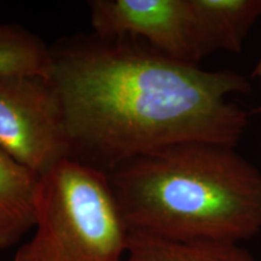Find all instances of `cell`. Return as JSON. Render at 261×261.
I'll return each mask as SVG.
<instances>
[{"mask_svg": "<svg viewBox=\"0 0 261 261\" xmlns=\"http://www.w3.org/2000/svg\"><path fill=\"white\" fill-rule=\"evenodd\" d=\"M70 159L110 173L137 156L185 143L236 148L249 114L230 102L246 76L204 70L130 38L73 39L51 48Z\"/></svg>", "mask_w": 261, "mask_h": 261, "instance_id": "cell-1", "label": "cell"}, {"mask_svg": "<svg viewBox=\"0 0 261 261\" xmlns=\"http://www.w3.org/2000/svg\"><path fill=\"white\" fill-rule=\"evenodd\" d=\"M108 178L129 234L240 244L261 231V171L234 148L172 145Z\"/></svg>", "mask_w": 261, "mask_h": 261, "instance_id": "cell-2", "label": "cell"}, {"mask_svg": "<svg viewBox=\"0 0 261 261\" xmlns=\"http://www.w3.org/2000/svg\"><path fill=\"white\" fill-rule=\"evenodd\" d=\"M34 230L14 261H121L129 241L107 173L74 159L39 178Z\"/></svg>", "mask_w": 261, "mask_h": 261, "instance_id": "cell-3", "label": "cell"}, {"mask_svg": "<svg viewBox=\"0 0 261 261\" xmlns=\"http://www.w3.org/2000/svg\"><path fill=\"white\" fill-rule=\"evenodd\" d=\"M0 148L39 177L70 159L63 102L50 75L0 76Z\"/></svg>", "mask_w": 261, "mask_h": 261, "instance_id": "cell-4", "label": "cell"}, {"mask_svg": "<svg viewBox=\"0 0 261 261\" xmlns=\"http://www.w3.org/2000/svg\"><path fill=\"white\" fill-rule=\"evenodd\" d=\"M89 9L98 38L143 39L173 60H203L191 0H92Z\"/></svg>", "mask_w": 261, "mask_h": 261, "instance_id": "cell-5", "label": "cell"}, {"mask_svg": "<svg viewBox=\"0 0 261 261\" xmlns=\"http://www.w3.org/2000/svg\"><path fill=\"white\" fill-rule=\"evenodd\" d=\"M202 58L218 51L240 54L261 17V0H191Z\"/></svg>", "mask_w": 261, "mask_h": 261, "instance_id": "cell-6", "label": "cell"}, {"mask_svg": "<svg viewBox=\"0 0 261 261\" xmlns=\"http://www.w3.org/2000/svg\"><path fill=\"white\" fill-rule=\"evenodd\" d=\"M39 178L0 148V252L34 228Z\"/></svg>", "mask_w": 261, "mask_h": 261, "instance_id": "cell-7", "label": "cell"}, {"mask_svg": "<svg viewBox=\"0 0 261 261\" xmlns=\"http://www.w3.org/2000/svg\"><path fill=\"white\" fill-rule=\"evenodd\" d=\"M121 261H255L237 243L210 241H171L129 234Z\"/></svg>", "mask_w": 261, "mask_h": 261, "instance_id": "cell-8", "label": "cell"}, {"mask_svg": "<svg viewBox=\"0 0 261 261\" xmlns=\"http://www.w3.org/2000/svg\"><path fill=\"white\" fill-rule=\"evenodd\" d=\"M51 48L17 24H0V76L50 75Z\"/></svg>", "mask_w": 261, "mask_h": 261, "instance_id": "cell-9", "label": "cell"}, {"mask_svg": "<svg viewBox=\"0 0 261 261\" xmlns=\"http://www.w3.org/2000/svg\"><path fill=\"white\" fill-rule=\"evenodd\" d=\"M252 75H253V77H257V79L261 81V57H260L259 62H257V64L255 65V68H254V71H253ZM256 113L259 114L260 117H261V104L259 106V108H257Z\"/></svg>", "mask_w": 261, "mask_h": 261, "instance_id": "cell-10", "label": "cell"}]
</instances>
